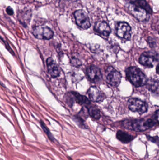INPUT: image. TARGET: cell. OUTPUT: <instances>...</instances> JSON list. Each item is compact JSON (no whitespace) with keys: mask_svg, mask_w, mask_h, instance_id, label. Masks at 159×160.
I'll return each mask as SVG.
<instances>
[{"mask_svg":"<svg viewBox=\"0 0 159 160\" xmlns=\"http://www.w3.org/2000/svg\"><path fill=\"white\" fill-rule=\"evenodd\" d=\"M158 110L153 118L145 120L144 119H128L122 122V126L128 129L137 132L145 131L156 126L158 125Z\"/></svg>","mask_w":159,"mask_h":160,"instance_id":"6da1fadb","label":"cell"},{"mask_svg":"<svg viewBox=\"0 0 159 160\" xmlns=\"http://www.w3.org/2000/svg\"><path fill=\"white\" fill-rule=\"evenodd\" d=\"M126 75L129 81L135 87L143 86L147 79L143 72L136 67H130L126 70Z\"/></svg>","mask_w":159,"mask_h":160,"instance_id":"7a4b0ae2","label":"cell"},{"mask_svg":"<svg viewBox=\"0 0 159 160\" xmlns=\"http://www.w3.org/2000/svg\"><path fill=\"white\" fill-rule=\"evenodd\" d=\"M32 34L35 37L42 40H49L53 37L54 32L46 26H37L33 29Z\"/></svg>","mask_w":159,"mask_h":160,"instance_id":"3957f363","label":"cell"},{"mask_svg":"<svg viewBox=\"0 0 159 160\" xmlns=\"http://www.w3.org/2000/svg\"><path fill=\"white\" fill-rule=\"evenodd\" d=\"M129 109L133 112L143 114L147 111L148 105L146 102L136 98H132L128 101Z\"/></svg>","mask_w":159,"mask_h":160,"instance_id":"277c9868","label":"cell"},{"mask_svg":"<svg viewBox=\"0 0 159 160\" xmlns=\"http://www.w3.org/2000/svg\"><path fill=\"white\" fill-rule=\"evenodd\" d=\"M105 77L107 82L114 87H117L121 82V74L112 66H109L106 69Z\"/></svg>","mask_w":159,"mask_h":160,"instance_id":"5b68a950","label":"cell"},{"mask_svg":"<svg viewBox=\"0 0 159 160\" xmlns=\"http://www.w3.org/2000/svg\"><path fill=\"white\" fill-rule=\"evenodd\" d=\"M77 24L84 30L91 27L90 21L87 13L83 10H77L74 13Z\"/></svg>","mask_w":159,"mask_h":160,"instance_id":"8992f818","label":"cell"},{"mask_svg":"<svg viewBox=\"0 0 159 160\" xmlns=\"http://www.w3.org/2000/svg\"><path fill=\"white\" fill-rule=\"evenodd\" d=\"M158 54L153 52L149 51L142 53L139 59L141 64L152 67L156 62H158Z\"/></svg>","mask_w":159,"mask_h":160,"instance_id":"52a82bcc","label":"cell"},{"mask_svg":"<svg viewBox=\"0 0 159 160\" xmlns=\"http://www.w3.org/2000/svg\"><path fill=\"white\" fill-rule=\"evenodd\" d=\"M129 9L132 15L140 21H144L148 18V13L136 4L133 3L130 4Z\"/></svg>","mask_w":159,"mask_h":160,"instance_id":"ba28073f","label":"cell"},{"mask_svg":"<svg viewBox=\"0 0 159 160\" xmlns=\"http://www.w3.org/2000/svg\"><path fill=\"white\" fill-rule=\"evenodd\" d=\"M117 35L126 40H129L131 37V28L125 22H119L116 28Z\"/></svg>","mask_w":159,"mask_h":160,"instance_id":"9c48e42d","label":"cell"},{"mask_svg":"<svg viewBox=\"0 0 159 160\" xmlns=\"http://www.w3.org/2000/svg\"><path fill=\"white\" fill-rule=\"evenodd\" d=\"M87 73L89 79L94 82L101 81L102 78L100 68L95 66L91 65L87 69Z\"/></svg>","mask_w":159,"mask_h":160,"instance_id":"30bf717a","label":"cell"},{"mask_svg":"<svg viewBox=\"0 0 159 160\" xmlns=\"http://www.w3.org/2000/svg\"><path fill=\"white\" fill-rule=\"evenodd\" d=\"M87 94L90 99L95 102L102 101L104 99L103 93L95 86L91 87L88 90Z\"/></svg>","mask_w":159,"mask_h":160,"instance_id":"8fae6325","label":"cell"},{"mask_svg":"<svg viewBox=\"0 0 159 160\" xmlns=\"http://www.w3.org/2000/svg\"><path fill=\"white\" fill-rule=\"evenodd\" d=\"M94 30L98 33L105 37L108 36L111 32L109 24L104 21L97 22L94 26Z\"/></svg>","mask_w":159,"mask_h":160,"instance_id":"7c38bea8","label":"cell"},{"mask_svg":"<svg viewBox=\"0 0 159 160\" xmlns=\"http://www.w3.org/2000/svg\"><path fill=\"white\" fill-rule=\"evenodd\" d=\"M47 66L49 75L52 78H57L60 74L58 66L55 61L51 58H49L46 61Z\"/></svg>","mask_w":159,"mask_h":160,"instance_id":"4fadbf2b","label":"cell"},{"mask_svg":"<svg viewBox=\"0 0 159 160\" xmlns=\"http://www.w3.org/2000/svg\"><path fill=\"white\" fill-rule=\"evenodd\" d=\"M31 11L30 10H21L17 15L18 19L24 26H27L31 18Z\"/></svg>","mask_w":159,"mask_h":160,"instance_id":"5bb4252c","label":"cell"},{"mask_svg":"<svg viewBox=\"0 0 159 160\" xmlns=\"http://www.w3.org/2000/svg\"><path fill=\"white\" fill-rule=\"evenodd\" d=\"M116 137L121 142L125 144L130 142L134 139V137L133 135H131L128 132L121 130H119L117 132Z\"/></svg>","mask_w":159,"mask_h":160,"instance_id":"9a60e30c","label":"cell"},{"mask_svg":"<svg viewBox=\"0 0 159 160\" xmlns=\"http://www.w3.org/2000/svg\"><path fill=\"white\" fill-rule=\"evenodd\" d=\"M72 94L76 102L80 105H88L90 104V101L86 96L80 95L76 92H72Z\"/></svg>","mask_w":159,"mask_h":160,"instance_id":"2e32d148","label":"cell"},{"mask_svg":"<svg viewBox=\"0 0 159 160\" xmlns=\"http://www.w3.org/2000/svg\"><path fill=\"white\" fill-rule=\"evenodd\" d=\"M145 85L147 88L152 92H156L158 90L159 81L158 80L152 78L147 80Z\"/></svg>","mask_w":159,"mask_h":160,"instance_id":"e0dca14e","label":"cell"},{"mask_svg":"<svg viewBox=\"0 0 159 160\" xmlns=\"http://www.w3.org/2000/svg\"><path fill=\"white\" fill-rule=\"evenodd\" d=\"M134 2H136L137 3L136 5L143 8L148 14L152 13V9L145 0H136V1H134Z\"/></svg>","mask_w":159,"mask_h":160,"instance_id":"ac0fdd59","label":"cell"},{"mask_svg":"<svg viewBox=\"0 0 159 160\" xmlns=\"http://www.w3.org/2000/svg\"><path fill=\"white\" fill-rule=\"evenodd\" d=\"M89 114L91 117L96 119H99L101 118L100 111L95 106L90 107L89 109Z\"/></svg>","mask_w":159,"mask_h":160,"instance_id":"d6986e66","label":"cell"},{"mask_svg":"<svg viewBox=\"0 0 159 160\" xmlns=\"http://www.w3.org/2000/svg\"><path fill=\"white\" fill-rule=\"evenodd\" d=\"M40 124H41V127H42V128H43V130L44 131L45 133L46 134V135H47L50 141L53 142V141H54V140H55V139H54V137H53V135L51 134V132L49 131L48 128L47 127V126L45 125L44 123L43 122V121H41Z\"/></svg>","mask_w":159,"mask_h":160,"instance_id":"ffe728a7","label":"cell"},{"mask_svg":"<svg viewBox=\"0 0 159 160\" xmlns=\"http://www.w3.org/2000/svg\"><path fill=\"white\" fill-rule=\"evenodd\" d=\"M75 121L76 122L77 124L78 125L80 128H82L86 129L87 128V125L85 124V122L84 120L80 118L77 117H76L75 119Z\"/></svg>","mask_w":159,"mask_h":160,"instance_id":"44dd1931","label":"cell"},{"mask_svg":"<svg viewBox=\"0 0 159 160\" xmlns=\"http://www.w3.org/2000/svg\"><path fill=\"white\" fill-rule=\"evenodd\" d=\"M147 140L150 142H152L154 143L157 144L158 146L159 145V137L158 136H154V137H152V136H147Z\"/></svg>","mask_w":159,"mask_h":160,"instance_id":"7402d4cb","label":"cell"},{"mask_svg":"<svg viewBox=\"0 0 159 160\" xmlns=\"http://www.w3.org/2000/svg\"><path fill=\"white\" fill-rule=\"evenodd\" d=\"M6 12L7 14L10 15V16H12L14 14V11H13V8L10 6L7 7V8Z\"/></svg>","mask_w":159,"mask_h":160,"instance_id":"603a6c76","label":"cell"},{"mask_svg":"<svg viewBox=\"0 0 159 160\" xmlns=\"http://www.w3.org/2000/svg\"><path fill=\"white\" fill-rule=\"evenodd\" d=\"M158 69H159V65H158L157 66V74H158Z\"/></svg>","mask_w":159,"mask_h":160,"instance_id":"cb8c5ba5","label":"cell"},{"mask_svg":"<svg viewBox=\"0 0 159 160\" xmlns=\"http://www.w3.org/2000/svg\"><path fill=\"white\" fill-rule=\"evenodd\" d=\"M131 1H136V0H131Z\"/></svg>","mask_w":159,"mask_h":160,"instance_id":"d4e9b609","label":"cell"}]
</instances>
